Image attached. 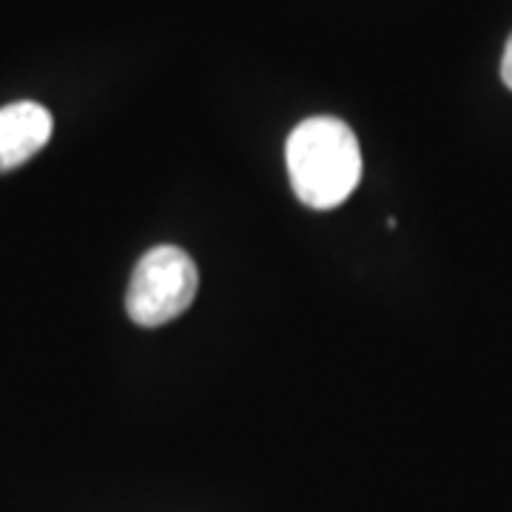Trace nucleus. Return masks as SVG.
I'll list each match as a JSON object with an SVG mask.
<instances>
[{
	"mask_svg": "<svg viewBox=\"0 0 512 512\" xmlns=\"http://www.w3.org/2000/svg\"><path fill=\"white\" fill-rule=\"evenodd\" d=\"M296 197L308 208H339L362 180V151L339 117H308L293 128L285 146Z\"/></svg>",
	"mask_w": 512,
	"mask_h": 512,
	"instance_id": "f257e3e1",
	"label": "nucleus"
},
{
	"mask_svg": "<svg viewBox=\"0 0 512 512\" xmlns=\"http://www.w3.org/2000/svg\"><path fill=\"white\" fill-rule=\"evenodd\" d=\"M200 288L194 259L183 248L160 245L137 262L126 293V311L140 328H160L188 311Z\"/></svg>",
	"mask_w": 512,
	"mask_h": 512,
	"instance_id": "f03ea898",
	"label": "nucleus"
},
{
	"mask_svg": "<svg viewBox=\"0 0 512 512\" xmlns=\"http://www.w3.org/2000/svg\"><path fill=\"white\" fill-rule=\"evenodd\" d=\"M52 114L40 103L20 100L0 109V174L29 163L52 137Z\"/></svg>",
	"mask_w": 512,
	"mask_h": 512,
	"instance_id": "7ed1b4c3",
	"label": "nucleus"
},
{
	"mask_svg": "<svg viewBox=\"0 0 512 512\" xmlns=\"http://www.w3.org/2000/svg\"><path fill=\"white\" fill-rule=\"evenodd\" d=\"M501 77H504L507 89L512 92V37L507 40V49H504V60H501Z\"/></svg>",
	"mask_w": 512,
	"mask_h": 512,
	"instance_id": "20e7f679",
	"label": "nucleus"
}]
</instances>
